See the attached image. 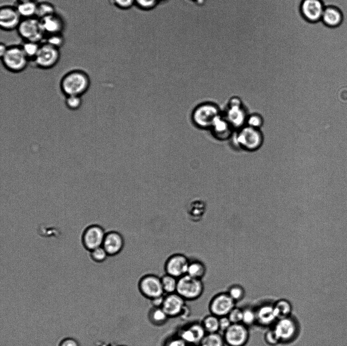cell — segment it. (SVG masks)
I'll return each instance as SVG.
<instances>
[{
	"label": "cell",
	"mask_w": 347,
	"mask_h": 346,
	"mask_svg": "<svg viewBox=\"0 0 347 346\" xmlns=\"http://www.w3.org/2000/svg\"><path fill=\"white\" fill-rule=\"evenodd\" d=\"M117 346H128V345H117Z\"/></svg>",
	"instance_id": "cell-52"
},
{
	"label": "cell",
	"mask_w": 347,
	"mask_h": 346,
	"mask_svg": "<svg viewBox=\"0 0 347 346\" xmlns=\"http://www.w3.org/2000/svg\"><path fill=\"white\" fill-rule=\"evenodd\" d=\"M274 311L277 320L291 316L292 305L285 299H280L273 304Z\"/></svg>",
	"instance_id": "cell-26"
},
{
	"label": "cell",
	"mask_w": 347,
	"mask_h": 346,
	"mask_svg": "<svg viewBox=\"0 0 347 346\" xmlns=\"http://www.w3.org/2000/svg\"><path fill=\"white\" fill-rule=\"evenodd\" d=\"M82 96L78 95H69L65 97L64 103L65 107L72 112L80 110L83 104Z\"/></svg>",
	"instance_id": "cell-33"
},
{
	"label": "cell",
	"mask_w": 347,
	"mask_h": 346,
	"mask_svg": "<svg viewBox=\"0 0 347 346\" xmlns=\"http://www.w3.org/2000/svg\"><path fill=\"white\" fill-rule=\"evenodd\" d=\"M37 2L35 1L16 3L15 7L22 17L29 18L36 17Z\"/></svg>",
	"instance_id": "cell-25"
},
{
	"label": "cell",
	"mask_w": 347,
	"mask_h": 346,
	"mask_svg": "<svg viewBox=\"0 0 347 346\" xmlns=\"http://www.w3.org/2000/svg\"><path fill=\"white\" fill-rule=\"evenodd\" d=\"M189 346H195V345H189Z\"/></svg>",
	"instance_id": "cell-53"
},
{
	"label": "cell",
	"mask_w": 347,
	"mask_h": 346,
	"mask_svg": "<svg viewBox=\"0 0 347 346\" xmlns=\"http://www.w3.org/2000/svg\"><path fill=\"white\" fill-rule=\"evenodd\" d=\"M223 335L228 346H244L249 340V332L247 326L240 323L232 324Z\"/></svg>",
	"instance_id": "cell-10"
},
{
	"label": "cell",
	"mask_w": 347,
	"mask_h": 346,
	"mask_svg": "<svg viewBox=\"0 0 347 346\" xmlns=\"http://www.w3.org/2000/svg\"><path fill=\"white\" fill-rule=\"evenodd\" d=\"M111 3L120 10H127L135 6V0H111Z\"/></svg>",
	"instance_id": "cell-42"
},
{
	"label": "cell",
	"mask_w": 347,
	"mask_h": 346,
	"mask_svg": "<svg viewBox=\"0 0 347 346\" xmlns=\"http://www.w3.org/2000/svg\"><path fill=\"white\" fill-rule=\"evenodd\" d=\"M204 291L202 280L186 274L178 279L176 293L186 301H194L199 299Z\"/></svg>",
	"instance_id": "cell-4"
},
{
	"label": "cell",
	"mask_w": 347,
	"mask_h": 346,
	"mask_svg": "<svg viewBox=\"0 0 347 346\" xmlns=\"http://www.w3.org/2000/svg\"><path fill=\"white\" fill-rule=\"evenodd\" d=\"M325 6L322 0H303L301 12L307 21L316 22L321 20Z\"/></svg>",
	"instance_id": "cell-16"
},
{
	"label": "cell",
	"mask_w": 347,
	"mask_h": 346,
	"mask_svg": "<svg viewBox=\"0 0 347 346\" xmlns=\"http://www.w3.org/2000/svg\"><path fill=\"white\" fill-rule=\"evenodd\" d=\"M232 324L227 316L219 318V331L224 333Z\"/></svg>",
	"instance_id": "cell-44"
},
{
	"label": "cell",
	"mask_w": 347,
	"mask_h": 346,
	"mask_svg": "<svg viewBox=\"0 0 347 346\" xmlns=\"http://www.w3.org/2000/svg\"><path fill=\"white\" fill-rule=\"evenodd\" d=\"M206 272V266L202 260L196 258H190L186 274L194 278L202 280Z\"/></svg>",
	"instance_id": "cell-22"
},
{
	"label": "cell",
	"mask_w": 347,
	"mask_h": 346,
	"mask_svg": "<svg viewBox=\"0 0 347 346\" xmlns=\"http://www.w3.org/2000/svg\"><path fill=\"white\" fill-rule=\"evenodd\" d=\"M161 346H189L176 332L168 335Z\"/></svg>",
	"instance_id": "cell-36"
},
{
	"label": "cell",
	"mask_w": 347,
	"mask_h": 346,
	"mask_svg": "<svg viewBox=\"0 0 347 346\" xmlns=\"http://www.w3.org/2000/svg\"><path fill=\"white\" fill-rule=\"evenodd\" d=\"M40 20L45 38L47 36L63 33L65 22L62 17L56 12Z\"/></svg>",
	"instance_id": "cell-18"
},
{
	"label": "cell",
	"mask_w": 347,
	"mask_h": 346,
	"mask_svg": "<svg viewBox=\"0 0 347 346\" xmlns=\"http://www.w3.org/2000/svg\"><path fill=\"white\" fill-rule=\"evenodd\" d=\"M235 101L234 99L231 101V109L229 111L228 117L231 123L239 125L243 122L244 114L240 109L239 101Z\"/></svg>",
	"instance_id": "cell-27"
},
{
	"label": "cell",
	"mask_w": 347,
	"mask_h": 346,
	"mask_svg": "<svg viewBox=\"0 0 347 346\" xmlns=\"http://www.w3.org/2000/svg\"><path fill=\"white\" fill-rule=\"evenodd\" d=\"M255 310L257 323L262 326L267 327L274 324L277 320L273 304H264Z\"/></svg>",
	"instance_id": "cell-21"
},
{
	"label": "cell",
	"mask_w": 347,
	"mask_h": 346,
	"mask_svg": "<svg viewBox=\"0 0 347 346\" xmlns=\"http://www.w3.org/2000/svg\"><path fill=\"white\" fill-rule=\"evenodd\" d=\"M163 289L165 294L176 292L178 279L167 273L161 277Z\"/></svg>",
	"instance_id": "cell-30"
},
{
	"label": "cell",
	"mask_w": 347,
	"mask_h": 346,
	"mask_svg": "<svg viewBox=\"0 0 347 346\" xmlns=\"http://www.w3.org/2000/svg\"><path fill=\"white\" fill-rule=\"evenodd\" d=\"M147 319L153 326L161 327L165 325L170 318L162 307L152 306L148 312Z\"/></svg>",
	"instance_id": "cell-23"
},
{
	"label": "cell",
	"mask_w": 347,
	"mask_h": 346,
	"mask_svg": "<svg viewBox=\"0 0 347 346\" xmlns=\"http://www.w3.org/2000/svg\"><path fill=\"white\" fill-rule=\"evenodd\" d=\"M176 333L188 345L199 346L206 332L198 321L187 322L178 327Z\"/></svg>",
	"instance_id": "cell-8"
},
{
	"label": "cell",
	"mask_w": 347,
	"mask_h": 346,
	"mask_svg": "<svg viewBox=\"0 0 347 346\" xmlns=\"http://www.w3.org/2000/svg\"><path fill=\"white\" fill-rule=\"evenodd\" d=\"M8 46L3 42L0 44V56H2L6 51Z\"/></svg>",
	"instance_id": "cell-48"
},
{
	"label": "cell",
	"mask_w": 347,
	"mask_h": 346,
	"mask_svg": "<svg viewBox=\"0 0 347 346\" xmlns=\"http://www.w3.org/2000/svg\"><path fill=\"white\" fill-rule=\"evenodd\" d=\"M125 245L123 235L116 231L106 232L102 247L109 256H115L120 254Z\"/></svg>",
	"instance_id": "cell-17"
},
{
	"label": "cell",
	"mask_w": 347,
	"mask_h": 346,
	"mask_svg": "<svg viewBox=\"0 0 347 346\" xmlns=\"http://www.w3.org/2000/svg\"><path fill=\"white\" fill-rule=\"evenodd\" d=\"M16 30L23 42L42 43L44 41L45 34L40 20L37 17L22 19Z\"/></svg>",
	"instance_id": "cell-5"
},
{
	"label": "cell",
	"mask_w": 347,
	"mask_h": 346,
	"mask_svg": "<svg viewBox=\"0 0 347 346\" xmlns=\"http://www.w3.org/2000/svg\"><path fill=\"white\" fill-rule=\"evenodd\" d=\"M213 134L218 139H222L226 135L228 130V124L224 120H222L219 117L215 120L213 125L211 127Z\"/></svg>",
	"instance_id": "cell-34"
},
{
	"label": "cell",
	"mask_w": 347,
	"mask_h": 346,
	"mask_svg": "<svg viewBox=\"0 0 347 346\" xmlns=\"http://www.w3.org/2000/svg\"><path fill=\"white\" fill-rule=\"evenodd\" d=\"M264 340L266 343L272 346L276 345L280 343L273 328L265 332Z\"/></svg>",
	"instance_id": "cell-43"
},
{
	"label": "cell",
	"mask_w": 347,
	"mask_h": 346,
	"mask_svg": "<svg viewBox=\"0 0 347 346\" xmlns=\"http://www.w3.org/2000/svg\"><path fill=\"white\" fill-rule=\"evenodd\" d=\"M41 43L34 42H23L21 45L22 49L25 54L28 58L30 62H31L36 57Z\"/></svg>",
	"instance_id": "cell-32"
},
{
	"label": "cell",
	"mask_w": 347,
	"mask_h": 346,
	"mask_svg": "<svg viewBox=\"0 0 347 346\" xmlns=\"http://www.w3.org/2000/svg\"><path fill=\"white\" fill-rule=\"evenodd\" d=\"M227 292L235 302L242 300L245 294L244 289L239 285L231 286Z\"/></svg>",
	"instance_id": "cell-35"
},
{
	"label": "cell",
	"mask_w": 347,
	"mask_h": 346,
	"mask_svg": "<svg viewBox=\"0 0 347 346\" xmlns=\"http://www.w3.org/2000/svg\"><path fill=\"white\" fill-rule=\"evenodd\" d=\"M273 329L280 343H289L297 336L299 326L297 321L291 316L278 319Z\"/></svg>",
	"instance_id": "cell-9"
},
{
	"label": "cell",
	"mask_w": 347,
	"mask_h": 346,
	"mask_svg": "<svg viewBox=\"0 0 347 346\" xmlns=\"http://www.w3.org/2000/svg\"><path fill=\"white\" fill-rule=\"evenodd\" d=\"M223 335L218 332L206 333L199 346H225Z\"/></svg>",
	"instance_id": "cell-29"
},
{
	"label": "cell",
	"mask_w": 347,
	"mask_h": 346,
	"mask_svg": "<svg viewBox=\"0 0 347 346\" xmlns=\"http://www.w3.org/2000/svg\"><path fill=\"white\" fill-rule=\"evenodd\" d=\"M235 303L227 292H220L215 294L211 299L208 309L210 314L219 318L227 316L235 306Z\"/></svg>",
	"instance_id": "cell-13"
},
{
	"label": "cell",
	"mask_w": 347,
	"mask_h": 346,
	"mask_svg": "<svg viewBox=\"0 0 347 346\" xmlns=\"http://www.w3.org/2000/svg\"><path fill=\"white\" fill-rule=\"evenodd\" d=\"M1 59L5 68L12 73L24 71L30 63L21 45L8 46L5 53L1 56Z\"/></svg>",
	"instance_id": "cell-2"
},
{
	"label": "cell",
	"mask_w": 347,
	"mask_h": 346,
	"mask_svg": "<svg viewBox=\"0 0 347 346\" xmlns=\"http://www.w3.org/2000/svg\"><path fill=\"white\" fill-rule=\"evenodd\" d=\"M138 289L140 293L149 300L165 295L161 277L153 273L142 276L138 283Z\"/></svg>",
	"instance_id": "cell-7"
},
{
	"label": "cell",
	"mask_w": 347,
	"mask_h": 346,
	"mask_svg": "<svg viewBox=\"0 0 347 346\" xmlns=\"http://www.w3.org/2000/svg\"><path fill=\"white\" fill-rule=\"evenodd\" d=\"M238 143L245 149L254 150L261 145L262 137L260 132L249 126L242 129L237 137Z\"/></svg>",
	"instance_id": "cell-19"
},
{
	"label": "cell",
	"mask_w": 347,
	"mask_h": 346,
	"mask_svg": "<svg viewBox=\"0 0 347 346\" xmlns=\"http://www.w3.org/2000/svg\"><path fill=\"white\" fill-rule=\"evenodd\" d=\"M204 204L199 199L194 200L190 202L186 208L188 216L191 220L199 221L204 215Z\"/></svg>",
	"instance_id": "cell-24"
},
{
	"label": "cell",
	"mask_w": 347,
	"mask_h": 346,
	"mask_svg": "<svg viewBox=\"0 0 347 346\" xmlns=\"http://www.w3.org/2000/svg\"><path fill=\"white\" fill-rule=\"evenodd\" d=\"M22 18L15 6L4 5L0 9V27L4 31L17 30Z\"/></svg>",
	"instance_id": "cell-15"
},
{
	"label": "cell",
	"mask_w": 347,
	"mask_h": 346,
	"mask_svg": "<svg viewBox=\"0 0 347 346\" xmlns=\"http://www.w3.org/2000/svg\"><path fill=\"white\" fill-rule=\"evenodd\" d=\"M60 58V49L43 42L41 43L38 52L31 62L40 69L49 70L54 67Z\"/></svg>",
	"instance_id": "cell-6"
},
{
	"label": "cell",
	"mask_w": 347,
	"mask_h": 346,
	"mask_svg": "<svg viewBox=\"0 0 347 346\" xmlns=\"http://www.w3.org/2000/svg\"><path fill=\"white\" fill-rule=\"evenodd\" d=\"M206 333L218 332L219 317L210 314L205 316L201 321Z\"/></svg>",
	"instance_id": "cell-28"
},
{
	"label": "cell",
	"mask_w": 347,
	"mask_h": 346,
	"mask_svg": "<svg viewBox=\"0 0 347 346\" xmlns=\"http://www.w3.org/2000/svg\"><path fill=\"white\" fill-rule=\"evenodd\" d=\"M255 323H257L256 310L248 307L243 309L241 323L248 327Z\"/></svg>",
	"instance_id": "cell-37"
},
{
	"label": "cell",
	"mask_w": 347,
	"mask_h": 346,
	"mask_svg": "<svg viewBox=\"0 0 347 346\" xmlns=\"http://www.w3.org/2000/svg\"><path fill=\"white\" fill-rule=\"evenodd\" d=\"M189 259L182 253H174L169 256L164 264L165 273L179 279L187 274Z\"/></svg>",
	"instance_id": "cell-11"
},
{
	"label": "cell",
	"mask_w": 347,
	"mask_h": 346,
	"mask_svg": "<svg viewBox=\"0 0 347 346\" xmlns=\"http://www.w3.org/2000/svg\"><path fill=\"white\" fill-rule=\"evenodd\" d=\"M56 13L54 6L48 1L37 3L36 17L41 19Z\"/></svg>",
	"instance_id": "cell-31"
},
{
	"label": "cell",
	"mask_w": 347,
	"mask_h": 346,
	"mask_svg": "<svg viewBox=\"0 0 347 346\" xmlns=\"http://www.w3.org/2000/svg\"><path fill=\"white\" fill-rule=\"evenodd\" d=\"M164 295L150 300L152 306L162 307L164 301Z\"/></svg>",
	"instance_id": "cell-47"
},
{
	"label": "cell",
	"mask_w": 347,
	"mask_h": 346,
	"mask_svg": "<svg viewBox=\"0 0 347 346\" xmlns=\"http://www.w3.org/2000/svg\"><path fill=\"white\" fill-rule=\"evenodd\" d=\"M196 4L200 6H203L205 5L207 3L208 0H191Z\"/></svg>",
	"instance_id": "cell-49"
},
{
	"label": "cell",
	"mask_w": 347,
	"mask_h": 346,
	"mask_svg": "<svg viewBox=\"0 0 347 346\" xmlns=\"http://www.w3.org/2000/svg\"><path fill=\"white\" fill-rule=\"evenodd\" d=\"M160 3L158 0H135V6L143 11H151L155 8Z\"/></svg>",
	"instance_id": "cell-40"
},
{
	"label": "cell",
	"mask_w": 347,
	"mask_h": 346,
	"mask_svg": "<svg viewBox=\"0 0 347 346\" xmlns=\"http://www.w3.org/2000/svg\"><path fill=\"white\" fill-rule=\"evenodd\" d=\"M58 346H80L78 341L73 337H66L59 343Z\"/></svg>",
	"instance_id": "cell-45"
},
{
	"label": "cell",
	"mask_w": 347,
	"mask_h": 346,
	"mask_svg": "<svg viewBox=\"0 0 347 346\" xmlns=\"http://www.w3.org/2000/svg\"><path fill=\"white\" fill-rule=\"evenodd\" d=\"M109 256L104 248L101 246L90 251V257L94 262L101 263Z\"/></svg>",
	"instance_id": "cell-39"
},
{
	"label": "cell",
	"mask_w": 347,
	"mask_h": 346,
	"mask_svg": "<svg viewBox=\"0 0 347 346\" xmlns=\"http://www.w3.org/2000/svg\"><path fill=\"white\" fill-rule=\"evenodd\" d=\"M243 309L235 306L227 315L232 324L241 323Z\"/></svg>",
	"instance_id": "cell-41"
},
{
	"label": "cell",
	"mask_w": 347,
	"mask_h": 346,
	"mask_svg": "<svg viewBox=\"0 0 347 346\" xmlns=\"http://www.w3.org/2000/svg\"><path fill=\"white\" fill-rule=\"evenodd\" d=\"M186 301L176 292L165 294L162 308L169 318L180 317L186 312Z\"/></svg>",
	"instance_id": "cell-12"
},
{
	"label": "cell",
	"mask_w": 347,
	"mask_h": 346,
	"mask_svg": "<svg viewBox=\"0 0 347 346\" xmlns=\"http://www.w3.org/2000/svg\"><path fill=\"white\" fill-rule=\"evenodd\" d=\"M218 117L217 107L210 102L202 103L197 106L192 114L193 123L201 129L211 128Z\"/></svg>",
	"instance_id": "cell-3"
},
{
	"label": "cell",
	"mask_w": 347,
	"mask_h": 346,
	"mask_svg": "<svg viewBox=\"0 0 347 346\" xmlns=\"http://www.w3.org/2000/svg\"><path fill=\"white\" fill-rule=\"evenodd\" d=\"M33 1H35V0H16V3H18L27 2Z\"/></svg>",
	"instance_id": "cell-50"
},
{
	"label": "cell",
	"mask_w": 347,
	"mask_h": 346,
	"mask_svg": "<svg viewBox=\"0 0 347 346\" xmlns=\"http://www.w3.org/2000/svg\"><path fill=\"white\" fill-rule=\"evenodd\" d=\"M44 42L60 49L65 44V38L63 33H57L45 37Z\"/></svg>",
	"instance_id": "cell-38"
},
{
	"label": "cell",
	"mask_w": 347,
	"mask_h": 346,
	"mask_svg": "<svg viewBox=\"0 0 347 346\" xmlns=\"http://www.w3.org/2000/svg\"><path fill=\"white\" fill-rule=\"evenodd\" d=\"M158 1H159V3H160H160H162V2H165L167 1L168 0H158Z\"/></svg>",
	"instance_id": "cell-51"
},
{
	"label": "cell",
	"mask_w": 347,
	"mask_h": 346,
	"mask_svg": "<svg viewBox=\"0 0 347 346\" xmlns=\"http://www.w3.org/2000/svg\"><path fill=\"white\" fill-rule=\"evenodd\" d=\"M261 118L257 115H253L248 119V124L249 126L256 128L260 126L262 123Z\"/></svg>",
	"instance_id": "cell-46"
},
{
	"label": "cell",
	"mask_w": 347,
	"mask_h": 346,
	"mask_svg": "<svg viewBox=\"0 0 347 346\" xmlns=\"http://www.w3.org/2000/svg\"><path fill=\"white\" fill-rule=\"evenodd\" d=\"M343 18V13L339 8L334 6H329L325 7L321 21L327 27L336 28L341 25Z\"/></svg>",
	"instance_id": "cell-20"
},
{
	"label": "cell",
	"mask_w": 347,
	"mask_h": 346,
	"mask_svg": "<svg viewBox=\"0 0 347 346\" xmlns=\"http://www.w3.org/2000/svg\"><path fill=\"white\" fill-rule=\"evenodd\" d=\"M91 80L88 74L81 69L71 70L61 77L59 87L64 96H83L89 90Z\"/></svg>",
	"instance_id": "cell-1"
},
{
	"label": "cell",
	"mask_w": 347,
	"mask_h": 346,
	"mask_svg": "<svg viewBox=\"0 0 347 346\" xmlns=\"http://www.w3.org/2000/svg\"><path fill=\"white\" fill-rule=\"evenodd\" d=\"M106 232L100 225H91L84 230L82 235L84 247L89 251L102 246Z\"/></svg>",
	"instance_id": "cell-14"
}]
</instances>
